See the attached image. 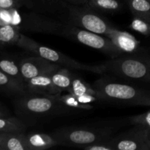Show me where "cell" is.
I'll list each match as a JSON object with an SVG mask.
<instances>
[{"label": "cell", "mask_w": 150, "mask_h": 150, "mask_svg": "<svg viewBox=\"0 0 150 150\" xmlns=\"http://www.w3.org/2000/svg\"><path fill=\"white\" fill-rule=\"evenodd\" d=\"M105 36L109 38L123 54H134L137 52L140 42L131 34L113 28Z\"/></svg>", "instance_id": "7c38bea8"}, {"label": "cell", "mask_w": 150, "mask_h": 150, "mask_svg": "<svg viewBox=\"0 0 150 150\" xmlns=\"http://www.w3.org/2000/svg\"><path fill=\"white\" fill-rule=\"evenodd\" d=\"M122 125L117 122L105 124L70 126L57 129L52 133L59 145L83 148L114 136Z\"/></svg>", "instance_id": "277c9868"}, {"label": "cell", "mask_w": 150, "mask_h": 150, "mask_svg": "<svg viewBox=\"0 0 150 150\" xmlns=\"http://www.w3.org/2000/svg\"><path fill=\"white\" fill-rule=\"evenodd\" d=\"M92 86L102 101L150 106V91L146 89L120 83L108 77L98 79Z\"/></svg>", "instance_id": "5b68a950"}, {"label": "cell", "mask_w": 150, "mask_h": 150, "mask_svg": "<svg viewBox=\"0 0 150 150\" xmlns=\"http://www.w3.org/2000/svg\"><path fill=\"white\" fill-rule=\"evenodd\" d=\"M19 63L20 62H17L15 60L10 59L8 58L0 59V70L13 77L18 81L25 84L24 80L22 77L21 73Z\"/></svg>", "instance_id": "7402d4cb"}, {"label": "cell", "mask_w": 150, "mask_h": 150, "mask_svg": "<svg viewBox=\"0 0 150 150\" xmlns=\"http://www.w3.org/2000/svg\"><path fill=\"white\" fill-rule=\"evenodd\" d=\"M52 72L54 71L46 72L27 81L25 85L28 93L42 95H61L62 91L53 83Z\"/></svg>", "instance_id": "8fae6325"}, {"label": "cell", "mask_w": 150, "mask_h": 150, "mask_svg": "<svg viewBox=\"0 0 150 150\" xmlns=\"http://www.w3.org/2000/svg\"><path fill=\"white\" fill-rule=\"evenodd\" d=\"M129 122L133 125H141L150 129V110L143 114L130 117Z\"/></svg>", "instance_id": "484cf974"}, {"label": "cell", "mask_w": 150, "mask_h": 150, "mask_svg": "<svg viewBox=\"0 0 150 150\" xmlns=\"http://www.w3.org/2000/svg\"><path fill=\"white\" fill-rule=\"evenodd\" d=\"M61 1L73 4H85L88 0H61Z\"/></svg>", "instance_id": "f1b7e54d"}, {"label": "cell", "mask_w": 150, "mask_h": 150, "mask_svg": "<svg viewBox=\"0 0 150 150\" xmlns=\"http://www.w3.org/2000/svg\"><path fill=\"white\" fill-rule=\"evenodd\" d=\"M21 34V32L13 25H0V45H17Z\"/></svg>", "instance_id": "ac0fdd59"}, {"label": "cell", "mask_w": 150, "mask_h": 150, "mask_svg": "<svg viewBox=\"0 0 150 150\" xmlns=\"http://www.w3.org/2000/svg\"><path fill=\"white\" fill-rule=\"evenodd\" d=\"M145 143H146V148H147V150H150V129L149 128H148L147 132H146Z\"/></svg>", "instance_id": "f546056e"}, {"label": "cell", "mask_w": 150, "mask_h": 150, "mask_svg": "<svg viewBox=\"0 0 150 150\" xmlns=\"http://www.w3.org/2000/svg\"><path fill=\"white\" fill-rule=\"evenodd\" d=\"M26 124L20 118L0 117V132L25 133Z\"/></svg>", "instance_id": "44dd1931"}, {"label": "cell", "mask_w": 150, "mask_h": 150, "mask_svg": "<svg viewBox=\"0 0 150 150\" xmlns=\"http://www.w3.org/2000/svg\"><path fill=\"white\" fill-rule=\"evenodd\" d=\"M85 4L101 14H116L124 8V4L120 0H88Z\"/></svg>", "instance_id": "9a60e30c"}, {"label": "cell", "mask_w": 150, "mask_h": 150, "mask_svg": "<svg viewBox=\"0 0 150 150\" xmlns=\"http://www.w3.org/2000/svg\"><path fill=\"white\" fill-rule=\"evenodd\" d=\"M37 0H0V10L27 9L35 10Z\"/></svg>", "instance_id": "603a6c76"}, {"label": "cell", "mask_w": 150, "mask_h": 150, "mask_svg": "<svg viewBox=\"0 0 150 150\" xmlns=\"http://www.w3.org/2000/svg\"><path fill=\"white\" fill-rule=\"evenodd\" d=\"M68 92L76 97L86 95V94H90V95H96V96L99 97L98 92L93 87V86L88 83L83 79L76 76V74L74 75L73 81H72L71 87L69 89Z\"/></svg>", "instance_id": "ffe728a7"}, {"label": "cell", "mask_w": 150, "mask_h": 150, "mask_svg": "<svg viewBox=\"0 0 150 150\" xmlns=\"http://www.w3.org/2000/svg\"><path fill=\"white\" fill-rule=\"evenodd\" d=\"M20 70L24 82L35 76H40L46 72L54 71L62 67L59 64H54L39 56L28 57L21 60Z\"/></svg>", "instance_id": "30bf717a"}, {"label": "cell", "mask_w": 150, "mask_h": 150, "mask_svg": "<svg viewBox=\"0 0 150 150\" xmlns=\"http://www.w3.org/2000/svg\"><path fill=\"white\" fill-rule=\"evenodd\" d=\"M0 150H28L25 133L0 132Z\"/></svg>", "instance_id": "5bb4252c"}, {"label": "cell", "mask_w": 150, "mask_h": 150, "mask_svg": "<svg viewBox=\"0 0 150 150\" xmlns=\"http://www.w3.org/2000/svg\"><path fill=\"white\" fill-rule=\"evenodd\" d=\"M75 73L70 71V69L66 67H60L51 73L53 83L62 92L67 91L70 89Z\"/></svg>", "instance_id": "e0dca14e"}, {"label": "cell", "mask_w": 150, "mask_h": 150, "mask_svg": "<svg viewBox=\"0 0 150 150\" xmlns=\"http://www.w3.org/2000/svg\"><path fill=\"white\" fill-rule=\"evenodd\" d=\"M148 128L134 125L133 128L108 138V141L113 150H147L146 135Z\"/></svg>", "instance_id": "9c48e42d"}, {"label": "cell", "mask_w": 150, "mask_h": 150, "mask_svg": "<svg viewBox=\"0 0 150 150\" xmlns=\"http://www.w3.org/2000/svg\"><path fill=\"white\" fill-rule=\"evenodd\" d=\"M59 95H42L26 93L17 96L15 102L16 111L26 124L35 122L48 117L69 114L71 108L66 106Z\"/></svg>", "instance_id": "7a4b0ae2"}, {"label": "cell", "mask_w": 150, "mask_h": 150, "mask_svg": "<svg viewBox=\"0 0 150 150\" xmlns=\"http://www.w3.org/2000/svg\"><path fill=\"white\" fill-rule=\"evenodd\" d=\"M7 117V115H6V114H4L2 111H1V110H0V117Z\"/></svg>", "instance_id": "4dcf8cb0"}, {"label": "cell", "mask_w": 150, "mask_h": 150, "mask_svg": "<svg viewBox=\"0 0 150 150\" xmlns=\"http://www.w3.org/2000/svg\"><path fill=\"white\" fill-rule=\"evenodd\" d=\"M133 17H139L150 22V0H126Z\"/></svg>", "instance_id": "d6986e66"}, {"label": "cell", "mask_w": 150, "mask_h": 150, "mask_svg": "<svg viewBox=\"0 0 150 150\" xmlns=\"http://www.w3.org/2000/svg\"><path fill=\"white\" fill-rule=\"evenodd\" d=\"M37 11L51 16L67 26L106 35L115 26L102 14L86 4H73L61 0H38Z\"/></svg>", "instance_id": "6da1fadb"}, {"label": "cell", "mask_w": 150, "mask_h": 150, "mask_svg": "<svg viewBox=\"0 0 150 150\" xmlns=\"http://www.w3.org/2000/svg\"><path fill=\"white\" fill-rule=\"evenodd\" d=\"M104 72L132 81L150 83V56L123 54L101 64Z\"/></svg>", "instance_id": "8992f818"}, {"label": "cell", "mask_w": 150, "mask_h": 150, "mask_svg": "<svg viewBox=\"0 0 150 150\" xmlns=\"http://www.w3.org/2000/svg\"><path fill=\"white\" fill-rule=\"evenodd\" d=\"M25 142L28 150H43L59 145L52 133L40 132L25 133Z\"/></svg>", "instance_id": "4fadbf2b"}, {"label": "cell", "mask_w": 150, "mask_h": 150, "mask_svg": "<svg viewBox=\"0 0 150 150\" xmlns=\"http://www.w3.org/2000/svg\"><path fill=\"white\" fill-rule=\"evenodd\" d=\"M129 28L144 36L150 35V22L139 17H133Z\"/></svg>", "instance_id": "d4e9b609"}, {"label": "cell", "mask_w": 150, "mask_h": 150, "mask_svg": "<svg viewBox=\"0 0 150 150\" xmlns=\"http://www.w3.org/2000/svg\"><path fill=\"white\" fill-rule=\"evenodd\" d=\"M80 103L83 104H91L97 102V101H102L99 97L96 95H90V94H86V95H81V96L76 97Z\"/></svg>", "instance_id": "83f0119b"}, {"label": "cell", "mask_w": 150, "mask_h": 150, "mask_svg": "<svg viewBox=\"0 0 150 150\" xmlns=\"http://www.w3.org/2000/svg\"><path fill=\"white\" fill-rule=\"evenodd\" d=\"M17 46L20 47L29 52L32 53L35 55L42 57L54 64H59L62 67H66L70 70L73 69V70H84V71L92 72V73H96V74L105 73L101 64H97V65L82 64V63L70 58V57L64 55L59 51L40 45L36 41L28 38L23 33L21 35Z\"/></svg>", "instance_id": "52a82bcc"}, {"label": "cell", "mask_w": 150, "mask_h": 150, "mask_svg": "<svg viewBox=\"0 0 150 150\" xmlns=\"http://www.w3.org/2000/svg\"><path fill=\"white\" fill-rule=\"evenodd\" d=\"M83 149L85 150H113L108 139L98 142L97 143L93 144L83 146Z\"/></svg>", "instance_id": "4316f807"}, {"label": "cell", "mask_w": 150, "mask_h": 150, "mask_svg": "<svg viewBox=\"0 0 150 150\" xmlns=\"http://www.w3.org/2000/svg\"><path fill=\"white\" fill-rule=\"evenodd\" d=\"M59 98L66 106L71 108V109L91 110L93 108V105H92L91 104L81 103L78 100L76 96L70 93L64 95H59Z\"/></svg>", "instance_id": "cb8c5ba5"}, {"label": "cell", "mask_w": 150, "mask_h": 150, "mask_svg": "<svg viewBox=\"0 0 150 150\" xmlns=\"http://www.w3.org/2000/svg\"><path fill=\"white\" fill-rule=\"evenodd\" d=\"M0 88L10 94L17 96L28 93L24 83L18 81L13 77L0 70Z\"/></svg>", "instance_id": "2e32d148"}, {"label": "cell", "mask_w": 150, "mask_h": 150, "mask_svg": "<svg viewBox=\"0 0 150 150\" xmlns=\"http://www.w3.org/2000/svg\"><path fill=\"white\" fill-rule=\"evenodd\" d=\"M62 37L76 41L79 43L100 51L104 54L109 56L111 58H115L123 54V53L120 51L112 41L106 36L103 37L100 34L81 28L66 25Z\"/></svg>", "instance_id": "ba28073f"}, {"label": "cell", "mask_w": 150, "mask_h": 150, "mask_svg": "<svg viewBox=\"0 0 150 150\" xmlns=\"http://www.w3.org/2000/svg\"><path fill=\"white\" fill-rule=\"evenodd\" d=\"M11 24L21 32L62 35L65 24L51 16L30 10L21 11V9L0 10V25Z\"/></svg>", "instance_id": "3957f363"}]
</instances>
